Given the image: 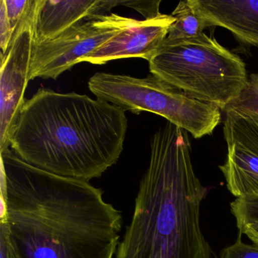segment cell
I'll return each mask as SVG.
<instances>
[{
    "mask_svg": "<svg viewBox=\"0 0 258 258\" xmlns=\"http://www.w3.org/2000/svg\"><path fill=\"white\" fill-rule=\"evenodd\" d=\"M2 216L19 258H114L122 217L87 181L1 153Z\"/></svg>",
    "mask_w": 258,
    "mask_h": 258,
    "instance_id": "cell-1",
    "label": "cell"
},
{
    "mask_svg": "<svg viewBox=\"0 0 258 258\" xmlns=\"http://www.w3.org/2000/svg\"><path fill=\"white\" fill-rule=\"evenodd\" d=\"M125 111L87 95L40 88L25 99L10 148L37 168L89 182L118 161L127 131Z\"/></svg>",
    "mask_w": 258,
    "mask_h": 258,
    "instance_id": "cell-2",
    "label": "cell"
},
{
    "mask_svg": "<svg viewBox=\"0 0 258 258\" xmlns=\"http://www.w3.org/2000/svg\"><path fill=\"white\" fill-rule=\"evenodd\" d=\"M188 134L167 121L151 139L149 167L116 258H212L200 224L208 188L195 173Z\"/></svg>",
    "mask_w": 258,
    "mask_h": 258,
    "instance_id": "cell-3",
    "label": "cell"
},
{
    "mask_svg": "<svg viewBox=\"0 0 258 258\" xmlns=\"http://www.w3.org/2000/svg\"><path fill=\"white\" fill-rule=\"evenodd\" d=\"M149 64L152 75L223 111L239 97L248 81L243 60L205 33L183 40L166 39Z\"/></svg>",
    "mask_w": 258,
    "mask_h": 258,
    "instance_id": "cell-4",
    "label": "cell"
},
{
    "mask_svg": "<svg viewBox=\"0 0 258 258\" xmlns=\"http://www.w3.org/2000/svg\"><path fill=\"white\" fill-rule=\"evenodd\" d=\"M88 87L97 99L135 114L149 111L162 116L195 139L211 135L221 122L222 111L217 105L192 99L152 74L137 78L97 72Z\"/></svg>",
    "mask_w": 258,
    "mask_h": 258,
    "instance_id": "cell-5",
    "label": "cell"
},
{
    "mask_svg": "<svg viewBox=\"0 0 258 258\" xmlns=\"http://www.w3.org/2000/svg\"><path fill=\"white\" fill-rule=\"evenodd\" d=\"M134 21L111 13L84 21L52 40L34 41L30 81L56 80Z\"/></svg>",
    "mask_w": 258,
    "mask_h": 258,
    "instance_id": "cell-6",
    "label": "cell"
},
{
    "mask_svg": "<svg viewBox=\"0 0 258 258\" xmlns=\"http://www.w3.org/2000/svg\"><path fill=\"white\" fill-rule=\"evenodd\" d=\"M36 3V0H35ZM32 11L22 22L6 55H1L0 84V152L10 149L12 136L25 104V93L30 81L33 46Z\"/></svg>",
    "mask_w": 258,
    "mask_h": 258,
    "instance_id": "cell-7",
    "label": "cell"
},
{
    "mask_svg": "<svg viewBox=\"0 0 258 258\" xmlns=\"http://www.w3.org/2000/svg\"><path fill=\"white\" fill-rule=\"evenodd\" d=\"M174 22L171 15L165 14L143 21L134 19L129 26L83 58L81 62L104 64L113 60L135 57L149 61L165 41Z\"/></svg>",
    "mask_w": 258,
    "mask_h": 258,
    "instance_id": "cell-8",
    "label": "cell"
},
{
    "mask_svg": "<svg viewBox=\"0 0 258 258\" xmlns=\"http://www.w3.org/2000/svg\"><path fill=\"white\" fill-rule=\"evenodd\" d=\"M119 1L36 0L34 41L52 40L75 25L111 11Z\"/></svg>",
    "mask_w": 258,
    "mask_h": 258,
    "instance_id": "cell-9",
    "label": "cell"
},
{
    "mask_svg": "<svg viewBox=\"0 0 258 258\" xmlns=\"http://www.w3.org/2000/svg\"><path fill=\"white\" fill-rule=\"evenodd\" d=\"M205 29L220 27L240 43L258 47V0H188Z\"/></svg>",
    "mask_w": 258,
    "mask_h": 258,
    "instance_id": "cell-10",
    "label": "cell"
},
{
    "mask_svg": "<svg viewBox=\"0 0 258 258\" xmlns=\"http://www.w3.org/2000/svg\"><path fill=\"white\" fill-rule=\"evenodd\" d=\"M35 0H1L0 6V46L6 55L22 22L32 11Z\"/></svg>",
    "mask_w": 258,
    "mask_h": 258,
    "instance_id": "cell-11",
    "label": "cell"
},
{
    "mask_svg": "<svg viewBox=\"0 0 258 258\" xmlns=\"http://www.w3.org/2000/svg\"><path fill=\"white\" fill-rule=\"evenodd\" d=\"M171 16L174 18L175 22L169 30L167 40H183L203 34L205 27L191 8L188 0L180 1Z\"/></svg>",
    "mask_w": 258,
    "mask_h": 258,
    "instance_id": "cell-12",
    "label": "cell"
},
{
    "mask_svg": "<svg viewBox=\"0 0 258 258\" xmlns=\"http://www.w3.org/2000/svg\"><path fill=\"white\" fill-rule=\"evenodd\" d=\"M226 110H241L258 114V74L249 75L245 88Z\"/></svg>",
    "mask_w": 258,
    "mask_h": 258,
    "instance_id": "cell-13",
    "label": "cell"
},
{
    "mask_svg": "<svg viewBox=\"0 0 258 258\" xmlns=\"http://www.w3.org/2000/svg\"><path fill=\"white\" fill-rule=\"evenodd\" d=\"M217 258H258V244L243 242L240 233L236 241L223 248Z\"/></svg>",
    "mask_w": 258,
    "mask_h": 258,
    "instance_id": "cell-14",
    "label": "cell"
},
{
    "mask_svg": "<svg viewBox=\"0 0 258 258\" xmlns=\"http://www.w3.org/2000/svg\"><path fill=\"white\" fill-rule=\"evenodd\" d=\"M161 1H119V6L134 9L139 12L145 19H154L158 17L162 13H160V4Z\"/></svg>",
    "mask_w": 258,
    "mask_h": 258,
    "instance_id": "cell-15",
    "label": "cell"
},
{
    "mask_svg": "<svg viewBox=\"0 0 258 258\" xmlns=\"http://www.w3.org/2000/svg\"><path fill=\"white\" fill-rule=\"evenodd\" d=\"M0 258H19L10 239L7 223L3 219L0 221Z\"/></svg>",
    "mask_w": 258,
    "mask_h": 258,
    "instance_id": "cell-16",
    "label": "cell"
},
{
    "mask_svg": "<svg viewBox=\"0 0 258 258\" xmlns=\"http://www.w3.org/2000/svg\"><path fill=\"white\" fill-rule=\"evenodd\" d=\"M240 233L247 235L250 241L258 244V219L248 220L237 226Z\"/></svg>",
    "mask_w": 258,
    "mask_h": 258,
    "instance_id": "cell-17",
    "label": "cell"
},
{
    "mask_svg": "<svg viewBox=\"0 0 258 258\" xmlns=\"http://www.w3.org/2000/svg\"><path fill=\"white\" fill-rule=\"evenodd\" d=\"M236 111H240V112L244 114L247 117V119L258 129V114L251 112V111H241V110H236Z\"/></svg>",
    "mask_w": 258,
    "mask_h": 258,
    "instance_id": "cell-18",
    "label": "cell"
}]
</instances>
